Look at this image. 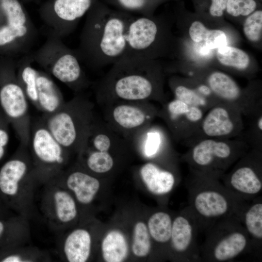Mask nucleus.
<instances>
[{
  "label": "nucleus",
  "mask_w": 262,
  "mask_h": 262,
  "mask_svg": "<svg viewBox=\"0 0 262 262\" xmlns=\"http://www.w3.org/2000/svg\"><path fill=\"white\" fill-rule=\"evenodd\" d=\"M163 135L157 128L149 126L135 135L130 141L146 157H155L160 152L163 144Z\"/></svg>",
  "instance_id": "28"
},
{
  "label": "nucleus",
  "mask_w": 262,
  "mask_h": 262,
  "mask_svg": "<svg viewBox=\"0 0 262 262\" xmlns=\"http://www.w3.org/2000/svg\"><path fill=\"white\" fill-rule=\"evenodd\" d=\"M204 40L209 49H218L227 45L226 34L220 30H209Z\"/></svg>",
  "instance_id": "40"
},
{
  "label": "nucleus",
  "mask_w": 262,
  "mask_h": 262,
  "mask_svg": "<svg viewBox=\"0 0 262 262\" xmlns=\"http://www.w3.org/2000/svg\"><path fill=\"white\" fill-rule=\"evenodd\" d=\"M33 62V61L31 54L22 57L16 64V77L28 100L38 109L37 70L32 66Z\"/></svg>",
  "instance_id": "27"
},
{
  "label": "nucleus",
  "mask_w": 262,
  "mask_h": 262,
  "mask_svg": "<svg viewBox=\"0 0 262 262\" xmlns=\"http://www.w3.org/2000/svg\"><path fill=\"white\" fill-rule=\"evenodd\" d=\"M205 231V240L199 246L201 261L229 262L252 252L248 234L242 221L236 216L221 219Z\"/></svg>",
  "instance_id": "7"
},
{
  "label": "nucleus",
  "mask_w": 262,
  "mask_h": 262,
  "mask_svg": "<svg viewBox=\"0 0 262 262\" xmlns=\"http://www.w3.org/2000/svg\"><path fill=\"white\" fill-rule=\"evenodd\" d=\"M39 181L28 147L20 144L0 167V198L17 215L32 219L36 217L34 196Z\"/></svg>",
  "instance_id": "4"
},
{
  "label": "nucleus",
  "mask_w": 262,
  "mask_h": 262,
  "mask_svg": "<svg viewBox=\"0 0 262 262\" xmlns=\"http://www.w3.org/2000/svg\"><path fill=\"white\" fill-rule=\"evenodd\" d=\"M104 105V122L130 143L135 135L151 124L159 112L148 101L119 100Z\"/></svg>",
  "instance_id": "12"
},
{
  "label": "nucleus",
  "mask_w": 262,
  "mask_h": 262,
  "mask_svg": "<svg viewBox=\"0 0 262 262\" xmlns=\"http://www.w3.org/2000/svg\"><path fill=\"white\" fill-rule=\"evenodd\" d=\"M159 114L173 134L179 138L184 137L199 128L204 116V111L201 108L176 98L167 103Z\"/></svg>",
  "instance_id": "18"
},
{
  "label": "nucleus",
  "mask_w": 262,
  "mask_h": 262,
  "mask_svg": "<svg viewBox=\"0 0 262 262\" xmlns=\"http://www.w3.org/2000/svg\"><path fill=\"white\" fill-rule=\"evenodd\" d=\"M31 55L34 62L77 94L91 84L75 50L67 47L60 37L49 34L45 43Z\"/></svg>",
  "instance_id": "6"
},
{
  "label": "nucleus",
  "mask_w": 262,
  "mask_h": 262,
  "mask_svg": "<svg viewBox=\"0 0 262 262\" xmlns=\"http://www.w3.org/2000/svg\"><path fill=\"white\" fill-rule=\"evenodd\" d=\"M38 110L43 114H52L66 102L63 94L47 73L37 70Z\"/></svg>",
  "instance_id": "25"
},
{
  "label": "nucleus",
  "mask_w": 262,
  "mask_h": 262,
  "mask_svg": "<svg viewBox=\"0 0 262 262\" xmlns=\"http://www.w3.org/2000/svg\"><path fill=\"white\" fill-rule=\"evenodd\" d=\"M17 215L10 210L0 198V218H5Z\"/></svg>",
  "instance_id": "44"
},
{
  "label": "nucleus",
  "mask_w": 262,
  "mask_h": 262,
  "mask_svg": "<svg viewBox=\"0 0 262 262\" xmlns=\"http://www.w3.org/2000/svg\"><path fill=\"white\" fill-rule=\"evenodd\" d=\"M95 93L98 102L103 105L119 100L162 101L159 68L152 59L124 56L96 84Z\"/></svg>",
  "instance_id": "2"
},
{
  "label": "nucleus",
  "mask_w": 262,
  "mask_h": 262,
  "mask_svg": "<svg viewBox=\"0 0 262 262\" xmlns=\"http://www.w3.org/2000/svg\"><path fill=\"white\" fill-rule=\"evenodd\" d=\"M242 223L250 239L252 252L260 256L262 246V199L260 196L248 204Z\"/></svg>",
  "instance_id": "26"
},
{
  "label": "nucleus",
  "mask_w": 262,
  "mask_h": 262,
  "mask_svg": "<svg viewBox=\"0 0 262 262\" xmlns=\"http://www.w3.org/2000/svg\"><path fill=\"white\" fill-rule=\"evenodd\" d=\"M262 159L259 151L246 153L231 171L220 179L229 191L247 201L260 196L262 190Z\"/></svg>",
  "instance_id": "14"
},
{
  "label": "nucleus",
  "mask_w": 262,
  "mask_h": 262,
  "mask_svg": "<svg viewBox=\"0 0 262 262\" xmlns=\"http://www.w3.org/2000/svg\"><path fill=\"white\" fill-rule=\"evenodd\" d=\"M175 98L188 105L198 107L203 111L214 105L210 103L207 97L209 95L202 92H198L183 85H178L173 88Z\"/></svg>",
  "instance_id": "36"
},
{
  "label": "nucleus",
  "mask_w": 262,
  "mask_h": 262,
  "mask_svg": "<svg viewBox=\"0 0 262 262\" xmlns=\"http://www.w3.org/2000/svg\"><path fill=\"white\" fill-rule=\"evenodd\" d=\"M208 82L211 91L225 103L233 105L242 113L250 112L242 100L241 89L230 77L221 72H214L209 76Z\"/></svg>",
  "instance_id": "22"
},
{
  "label": "nucleus",
  "mask_w": 262,
  "mask_h": 262,
  "mask_svg": "<svg viewBox=\"0 0 262 262\" xmlns=\"http://www.w3.org/2000/svg\"><path fill=\"white\" fill-rule=\"evenodd\" d=\"M160 27L151 16H132L128 24L126 55L152 59L157 53Z\"/></svg>",
  "instance_id": "15"
},
{
  "label": "nucleus",
  "mask_w": 262,
  "mask_h": 262,
  "mask_svg": "<svg viewBox=\"0 0 262 262\" xmlns=\"http://www.w3.org/2000/svg\"><path fill=\"white\" fill-rule=\"evenodd\" d=\"M9 123L0 108V161L4 157L9 141Z\"/></svg>",
  "instance_id": "41"
},
{
  "label": "nucleus",
  "mask_w": 262,
  "mask_h": 262,
  "mask_svg": "<svg viewBox=\"0 0 262 262\" xmlns=\"http://www.w3.org/2000/svg\"><path fill=\"white\" fill-rule=\"evenodd\" d=\"M0 9L4 17V23L16 26L33 24L19 0H0Z\"/></svg>",
  "instance_id": "33"
},
{
  "label": "nucleus",
  "mask_w": 262,
  "mask_h": 262,
  "mask_svg": "<svg viewBox=\"0 0 262 262\" xmlns=\"http://www.w3.org/2000/svg\"><path fill=\"white\" fill-rule=\"evenodd\" d=\"M5 22V19L4 16L0 9V26L4 24Z\"/></svg>",
  "instance_id": "46"
},
{
  "label": "nucleus",
  "mask_w": 262,
  "mask_h": 262,
  "mask_svg": "<svg viewBox=\"0 0 262 262\" xmlns=\"http://www.w3.org/2000/svg\"><path fill=\"white\" fill-rule=\"evenodd\" d=\"M139 173L147 189L155 195H166L174 187L176 183L174 174L155 163L145 164L140 168Z\"/></svg>",
  "instance_id": "24"
},
{
  "label": "nucleus",
  "mask_w": 262,
  "mask_h": 262,
  "mask_svg": "<svg viewBox=\"0 0 262 262\" xmlns=\"http://www.w3.org/2000/svg\"><path fill=\"white\" fill-rule=\"evenodd\" d=\"M173 220L166 212L159 211L149 217L147 229L150 236L157 243L166 244L170 242Z\"/></svg>",
  "instance_id": "32"
},
{
  "label": "nucleus",
  "mask_w": 262,
  "mask_h": 262,
  "mask_svg": "<svg viewBox=\"0 0 262 262\" xmlns=\"http://www.w3.org/2000/svg\"><path fill=\"white\" fill-rule=\"evenodd\" d=\"M23 1H31L32 0H22Z\"/></svg>",
  "instance_id": "47"
},
{
  "label": "nucleus",
  "mask_w": 262,
  "mask_h": 262,
  "mask_svg": "<svg viewBox=\"0 0 262 262\" xmlns=\"http://www.w3.org/2000/svg\"><path fill=\"white\" fill-rule=\"evenodd\" d=\"M34 206L36 217L39 216L57 237L78 215L75 198L57 178L39 181L34 194Z\"/></svg>",
  "instance_id": "8"
},
{
  "label": "nucleus",
  "mask_w": 262,
  "mask_h": 262,
  "mask_svg": "<svg viewBox=\"0 0 262 262\" xmlns=\"http://www.w3.org/2000/svg\"><path fill=\"white\" fill-rule=\"evenodd\" d=\"M49 254L37 247L29 246L0 248V262H49Z\"/></svg>",
  "instance_id": "29"
},
{
  "label": "nucleus",
  "mask_w": 262,
  "mask_h": 262,
  "mask_svg": "<svg viewBox=\"0 0 262 262\" xmlns=\"http://www.w3.org/2000/svg\"><path fill=\"white\" fill-rule=\"evenodd\" d=\"M217 58L223 65L239 70L246 69L250 62L249 56L246 52L227 45L217 49Z\"/></svg>",
  "instance_id": "34"
},
{
  "label": "nucleus",
  "mask_w": 262,
  "mask_h": 262,
  "mask_svg": "<svg viewBox=\"0 0 262 262\" xmlns=\"http://www.w3.org/2000/svg\"><path fill=\"white\" fill-rule=\"evenodd\" d=\"M101 251L105 261L123 262L128 253V245L124 234L117 230L109 232L102 241Z\"/></svg>",
  "instance_id": "30"
},
{
  "label": "nucleus",
  "mask_w": 262,
  "mask_h": 262,
  "mask_svg": "<svg viewBox=\"0 0 262 262\" xmlns=\"http://www.w3.org/2000/svg\"><path fill=\"white\" fill-rule=\"evenodd\" d=\"M198 231L196 219L188 206L173 220L170 242L181 261H201L197 241Z\"/></svg>",
  "instance_id": "16"
},
{
  "label": "nucleus",
  "mask_w": 262,
  "mask_h": 262,
  "mask_svg": "<svg viewBox=\"0 0 262 262\" xmlns=\"http://www.w3.org/2000/svg\"><path fill=\"white\" fill-rule=\"evenodd\" d=\"M256 7L254 0H228L226 10L233 16H246L252 13Z\"/></svg>",
  "instance_id": "39"
},
{
  "label": "nucleus",
  "mask_w": 262,
  "mask_h": 262,
  "mask_svg": "<svg viewBox=\"0 0 262 262\" xmlns=\"http://www.w3.org/2000/svg\"><path fill=\"white\" fill-rule=\"evenodd\" d=\"M188 205L195 215L199 230H205L217 221L234 216L242 222L247 201L227 188L219 180L190 171L186 181Z\"/></svg>",
  "instance_id": "3"
},
{
  "label": "nucleus",
  "mask_w": 262,
  "mask_h": 262,
  "mask_svg": "<svg viewBox=\"0 0 262 262\" xmlns=\"http://www.w3.org/2000/svg\"><path fill=\"white\" fill-rule=\"evenodd\" d=\"M258 130L261 131L262 130V116H260L257 122Z\"/></svg>",
  "instance_id": "45"
},
{
  "label": "nucleus",
  "mask_w": 262,
  "mask_h": 262,
  "mask_svg": "<svg viewBox=\"0 0 262 262\" xmlns=\"http://www.w3.org/2000/svg\"><path fill=\"white\" fill-rule=\"evenodd\" d=\"M242 112L227 103H219L203 116L199 127L203 134L211 138L223 139L238 134L243 129Z\"/></svg>",
  "instance_id": "17"
},
{
  "label": "nucleus",
  "mask_w": 262,
  "mask_h": 262,
  "mask_svg": "<svg viewBox=\"0 0 262 262\" xmlns=\"http://www.w3.org/2000/svg\"><path fill=\"white\" fill-rule=\"evenodd\" d=\"M92 237L83 228H76L57 236V251L60 258L68 262H85L90 258Z\"/></svg>",
  "instance_id": "20"
},
{
  "label": "nucleus",
  "mask_w": 262,
  "mask_h": 262,
  "mask_svg": "<svg viewBox=\"0 0 262 262\" xmlns=\"http://www.w3.org/2000/svg\"><path fill=\"white\" fill-rule=\"evenodd\" d=\"M93 103L81 93L41 118L54 138L70 152L79 153L96 119Z\"/></svg>",
  "instance_id": "5"
},
{
  "label": "nucleus",
  "mask_w": 262,
  "mask_h": 262,
  "mask_svg": "<svg viewBox=\"0 0 262 262\" xmlns=\"http://www.w3.org/2000/svg\"><path fill=\"white\" fill-rule=\"evenodd\" d=\"M28 147L40 181L57 178L67 169L71 152L54 138L41 118L31 122Z\"/></svg>",
  "instance_id": "11"
},
{
  "label": "nucleus",
  "mask_w": 262,
  "mask_h": 262,
  "mask_svg": "<svg viewBox=\"0 0 262 262\" xmlns=\"http://www.w3.org/2000/svg\"><path fill=\"white\" fill-rule=\"evenodd\" d=\"M155 0V1H157V0Z\"/></svg>",
  "instance_id": "48"
},
{
  "label": "nucleus",
  "mask_w": 262,
  "mask_h": 262,
  "mask_svg": "<svg viewBox=\"0 0 262 262\" xmlns=\"http://www.w3.org/2000/svg\"><path fill=\"white\" fill-rule=\"evenodd\" d=\"M57 179L71 193L77 203L83 205L93 201L100 187L99 180L84 169H67Z\"/></svg>",
  "instance_id": "19"
},
{
  "label": "nucleus",
  "mask_w": 262,
  "mask_h": 262,
  "mask_svg": "<svg viewBox=\"0 0 262 262\" xmlns=\"http://www.w3.org/2000/svg\"><path fill=\"white\" fill-rule=\"evenodd\" d=\"M208 138L196 144L185 155L190 171L219 180L233 164L245 155L244 144Z\"/></svg>",
  "instance_id": "10"
},
{
  "label": "nucleus",
  "mask_w": 262,
  "mask_h": 262,
  "mask_svg": "<svg viewBox=\"0 0 262 262\" xmlns=\"http://www.w3.org/2000/svg\"><path fill=\"white\" fill-rule=\"evenodd\" d=\"M80 160L83 161L87 171L96 174H103L111 171L115 164L111 152L100 151L83 147L79 153Z\"/></svg>",
  "instance_id": "31"
},
{
  "label": "nucleus",
  "mask_w": 262,
  "mask_h": 262,
  "mask_svg": "<svg viewBox=\"0 0 262 262\" xmlns=\"http://www.w3.org/2000/svg\"><path fill=\"white\" fill-rule=\"evenodd\" d=\"M227 2L228 0H211L209 8L210 14L213 16H222L226 10Z\"/></svg>",
  "instance_id": "43"
},
{
  "label": "nucleus",
  "mask_w": 262,
  "mask_h": 262,
  "mask_svg": "<svg viewBox=\"0 0 262 262\" xmlns=\"http://www.w3.org/2000/svg\"><path fill=\"white\" fill-rule=\"evenodd\" d=\"M151 248L150 235L147 227L142 222H137L133 229L132 251L134 255L144 257L150 253Z\"/></svg>",
  "instance_id": "37"
},
{
  "label": "nucleus",
  "mask_w": 262,
  "mask_h": 262,
  "mask_svg": "<svg viewBox=\"0 0 262 262\" xmlns=\"http://www.w3.org/2000/svg\"><path fill=\"white\" fill-rule=\"evenodd\" d=\"M98 0H48L39 9L49 34L62 38L75 29L80 19Z\"/></svg>",
  "instance_id": "13"
},
{
  "label": "nucleus",
  "mask_w": 262,
  "mask_h": 262,
  "mask_svg": "<svg viewBox=\"0 0 262 262\" xmlns=\"http://www.w3.org/2000/svg\"><path fill=\"white\" fill-rule=\"evenodd\" d=\"M28 99L16 77V64L9 56L0 59V108L14 128L20 144L28 147L31 120Z\"/></svg>",
  "instance_id": "9"
},
{
  "label": "nucleus",
  "mask_w": 262,
  "mask_h": 262,
  "mask_svg": "<svg viewBox=\"0 0 262 262\" xmlns=\"http://www.w3.org/2000/svg\"><path fill=\"white\" fill-rule=\"evenodd\" d=\"M243 31L249 40L257 42L260 39L262 31V10H257L250 14L244 22Z\"/></svg>",
  "instance_id": "38"
},
{
  "label": "nucleus",
  "mask_w": 262,
  "mask_h": 262,
  "mask_svg": "<svg viewBox=\"0 0 262 262\" xmlns=\"http://www.w3.org/2000/svg\"><path fill=\"white\" fill-rule=\"evenodd\" d=\"M29 221L19 215L0 218V248L29 244L31 240Z\"/></svg>",
  "instance_id": "23"
},
{
  "label": "nucleus",
  "mask_w": 262,
  "mask_h": 262,
  "mask_svg": "<svg viewBox=\"0 0 262 262\" xmlns=\"http://www.w3.org/2000/svg\"><path fill=\"white\" fill-rule=\"evenodd\" d=\"M106 4L124 12L151 16L157 1L154 0H104Z\"/></svg>",
  "instance_id": "35"
},
{
  "label": "nucleus",
  "mask_w": 262,
  "mask_h": 262,
  "mask_svg": "<svg viewBox=\"0 0 262 262\" xmlns=\"http://www.w3.org/2000/svg\"><path fill=\"white\" fill-rule=\"evenodd\" d=\"M209 31L200 21H195L191 24L189 31L192 40L196 43L204 40Z\"/></svg>",
  "instance_id": "42"
},
{
  "label": "nucleus",
  "mask_w": 262,
  "mask_h": 262,
  "mask_svg": "<svg viewBox=\"0 0 262 262\" xmlns=\"http://www.w3.org/2000/svg\"><path fill=\"white\" fill-rule=\"evenodd\" d=\"M132 15L112 9L98 0L86 15L75 50L92 68L113 65L126 55V33Z\"/></svg>",
  "instance_id": "1"
},
{
  "label": "nucleus",
  "mask_w": 262,
  "mask_h": 262,
  "mask_svg": "<svg viewBox=\"0 0 262 262\" xmlns=\"http://www.w3.org/2000/svg\"><path fill=\"white\" fill-rule=\"evenodd\" d=\"M37 33L33 23L18 26L3 24L0 26V53L12 55L25 53Z\"/></svg>",
  "instance_id": "21"
}]
</instances>
